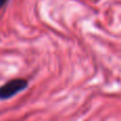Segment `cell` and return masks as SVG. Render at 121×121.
I'll list each match as a JSON object with an SVG mask.
<instances>
[{
	"instance_id": "obj_1",
	"label": "cell",
	"mask_w": 121,
	"mask_h": 121,
	"mask_svg": "<svg viewBox=\"0 0 121 121\" xmlns=\"http://www.w3.org/2000/svg\"><path fill=\"white\" fill-rule=\"evenodd\" d=\"M28 80L17 78L12 79L0 86V100H6L21 92L28 87Z\"/></svg>"
},
{
	"instance_id": "obj_2",
	"label": "cell",
	"mask_w": 121,
	"mask_h": 121,
	"mask_svg": "<svg viewBox=\"0 0 121 121\" xmlns=\"http://www.w3.org/2000/svg\"><path fill=\"white\" fill-rule=\"evenodd\" d=\"M8 1H9V0H0V9H1L2 6H3Z\"/></svg>"
}]
</instances>
